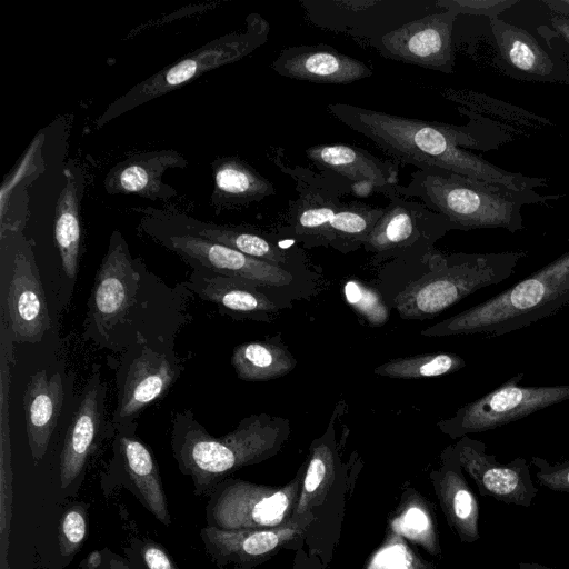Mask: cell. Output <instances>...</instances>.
<instances>
[{
    "label": "cell",
    "mask_w": 569,
    "mask_h": 569,
    "mask_svg": "<svg viewBox=\"0 0 569 569\" xmlns=\"http://www.w3.org/2000/svg\"><path fill=\"white\" fill-rule=\"evenodd\" d=\"M140 229L153 241L179 256L191 269L212 271L254 281L266 288L288 308L295 300L307 299L316 292L315 271L287 269L171 228L147 208Z\"/></svg>",
    "instance_id": "obj_7"
},
{
    "label": "cell",
    "mask_w": 569,
    "mask_h": 569,
    "mask_svg": "<svg viewBox=\"0 0 569 569\" xmlns=\"http://www.w3.org/2000/svg\"><path fill=\"white\" fill-rule=\"evenodd\" d=\"M342 293L350 308L371 327L389 321L390 306L377 287L351 277L343 282Z\"/></svg>",
    "instance_id": "obj_36"
},
{
    "label": "cell",
    "mask_w": 569,
    "mask_h": 569,
    "mask_svg": "<svg viewBox=\"0 0 569 569\" xmlns=\"http://www.w3.org/2000/svg\"><path fill=\"white\" fill-rule=\"evenodd\" d=\"M345 409V402H338L325 432L310 443L303 481L292 516L295 518L316 517L315 510L325 502L333 487L346 478L347 467L341 459V448L348 428H345L339 440L337 437V426Z\"/></svg>",
    "instance_id": "obj_25"
},
{
    "label": "cell",
    "mask_w": 569,
    "mask_h": 569,
    "mask_svg": "<svg viewBox=\"0 0 569 569\" xmlns=\"http://www.w3.org/2000/svg\"><path fill=\"white\" fill-rule=\"evenodd\" d=\"M182 283L190 292L234 320L270 323L282 309L288 308L261 284L239 277L192 269Z\"/></svg>",
    "instance_id": "obj_20"
},
{
    "label": "cell",
    "mask_w": 569,
    "mask_h": 569,
    "mask_svg": "<svg viewBox=\"0 0 569 569\" xmlns=\"http://www.w3.org/2000/svg\"><path fill=\"white\" fill-rule=\"evenodd\" d=\"M184 361L174 341H138L121 352L116 363L117 406L109 425L136 422L176 383Z\"/></svg>",
    "instance_id": "obj_10"
},
{
    "label": "cell",
    "mask_w": 569,
    "mask_h": 569,
    "mask_svg": "<svg viewBox=\"0 0 569 569\" xmlns=\"http://www.w3.org/2000/svg\"><path fill=\"white\" fill-rule=\"evenodd\" d=\"M307 20L363 43L440 9L431 0H300Z\"/></svg>",
    "instance_id": "obj_14"
},
{
    "label": "cell",
    "mask_w": 569,
    "mask_h": 569,
    "mask_svg": "<svg viewBox=\"0 0 569 569\" xmlns=\"http://www.w3.org/2000/svg\"><path fill=\"white\" fill-rule=\"evenodd\" d=\"M518 0H437L440 8L459 14L485 16L491 19L499 18L506 9L516 4Z\"/></svg>",
    "instance_id": "obj_40"
},
{
    "label": "cell",
    "mask_w": 569,
    "mask_h": 569,
    "mask_svg": "<svg viewBox=\"0 0 569 569\" xmlns=\"http://www.w3.org/2000/svg\"><path fill=\"white\" fill-rule=\"evenodd\" d=\"M66 183L54 210V239L64 274L74 280L81 248L80 203L84 187L82 170L73 163L64 170Z\"/></svg>",
    "instance_id": "obj_31"
},
{
    "label": "cell",
    "mask_w": 569,
    "mask_h": 569,
    "mask_svg": "<svg viewBox=\"0 0 569 569\" xmlns=\"http://www.w3.org/2000/svg\"><path fill=\"white\" fill-rule=\"evenodd\" d=\"M189 293L183 283L166 284L113 230L88 301L84 339L120 353L138 341H174L188 322Z\"/></svg>",
    "instance_id": "obj_1"
},
{
    "label": "cell",
    "mask_w": 569,
    "mask_h": 569,
    "mask_svg": "<svg viewBox=\"0 0 569 569\" xmlns=\"http://www.w3.org/2000/svg\"><path fill=\"white\" fill-rule=\"evenodd\" d=\"M298 361L283 342L280 332L263 340H253L234 347L231 365L243 381H268L291 372Z\"/></svg>",
    "instance_id": "obj_32"
},
{
    "label": "cell",
    "mask_w": 569,
    "mask_h": 569,
    "mask_svg": "<svg viewBox=\"0 0 569 569\" xmlns=\"http://www.w3.org/2000/svg\"><path fill=\"white\" fill-rule=\"evenodd\" d=\"M107 429L113 439L110 471H122L143 506L164 526L171 525L158 463L150 448L137 436V423L108 425Z\"/></svg>",
    "instance_id": "obj_22"
},
{
    "label": "cell",
    "mask_w": 569,
    "mask_h": 569,
    "mask_svg": "<svg viewBox=\"0 0 569 569\" xmlns=\"http://www.w3.org/2000/svg\"><path fill=\"white\" fill-rule=\"evenodd\" d=\"M13 342H40L50 328L47 298L31 248H19L12 260L7 296Z\"/></svg>",
    "instance_id": "obj_21"
},
{
    "label": "cell",
    "mask_w": 569,
    "mask_h": 569,
    "mask_svg": "<svg viewBox=\"0 0 569 569\" xmlns=\"http://www.w3.org/2000/svg\"><path fill=\"white\" fill-rule=\"evenodd\" d=\"M273 163L296 184L297 199L289 201L287 224L281 229L305 248L329 247L330 222L341 204V197L351 192V184L326 171L316 172L287 160L283 150H273Z\"/></svg>",
    "instance_id": "obj_11"
},
{
    "label": "cell",
    "mask_w": 569,
    "mask_h": 569,
    "mask_svg": "<svg viewBox=\"0 0 569 569\" xmlns=\"http://www.w3.org/2000/svg\"><path fill=\"white\" fill-rule=\"evenodd\" d=\"M519 569H556V568L536 563V562H520Z\"/></svg>",
    "instance_id": "obj_46"
},
{
    "label": "cell",
    "mask_w": 569,
    "mask_h": 569,
    "mask_svg": "<svg viewBox=\"0 0 569 569\" xmlns=\"http://www.w3.org/2000/svg\"><path fill=\"white\" fill-rule=\"evenodd\" d=\"M103 562L99 569H131L129 563L119 555L110 549H103Z\"/></svg>",
    "instance_id": "obj_43"
},
{
    "label": "cell",
    "mask_w": 569,
    "mask_h": 569,
    "mask_svg": "<svg viewBox=\"0 0 569 569\" xmlns=\"http://www.w3.org/2000/svg\"><path fill=\"white\" fill-rule=\"evenodd\" d=\"M569 306V250L486 301L421 330L425 337L502 336Z\"/></svg>",
    "instance_id": "obj_5"
},
{
    "label": "cell",
    "mask_w": 569,
    "mask_h": 569,
    "mask_svg": "<svg viewBox=\"0 0 569 569\" xmlns=\"http://www.w3.org/2000/svg\"><path fill=\"white\" fill-rule=\"evenodd\" d=\"M542 3L553 14L569 18V0H543Z\"/></svg>",
    "instance_id": "obj_44"
},
{
    "label": "cell",
    "mask_w": 569,
    "mask_h": 569,
    "mask_svg": "<svg viewBox=\"0 0 569 569\" xmlns=\"http://www.w3.org/2000/svg\"><path fill=\"white\" fill-rule=\"evenodd\" d=\"M393 190L402 198L420 199L427 208L445 216L456 230L502 228L511 233L525 229L523 206L561 197L512 189L445 169H417L407 186L395 184Z\"/></svg>",
    "instance_id": "obj_4"
},
{
    "label": "cell",
    "mask_w": 569,
    "mask_h": 569,
    "mask_svg": "<svg viewBox=\"0 0 569 569\" xmlns=\"http://www.w3.org/2000/svg\"><path fill=\"white\" fill-rule=\"evenodd\" d=\"M307 467L283 486L258 485L227 478L209 496L206 522L222 530L268 529L292 519Z\"/></svg>",
    "instance_id": "obj_9"
},
{
    "label": "cell",
    "mask_w": 569,
    "mask_h": 569,
    "mask_svg": "<svg viewBox=\"0 0 569 569\" xmlns=\"http://www.w3.org/2000/svg\"><path fill=\"white\" fill-rule=\"evenodd\" d=\"M188 160L172 149L146 151L116 163L107 173V193L134 194L151 200H169L177 190L162 181L166 171L183 169Z\"/></svg>",
    "instance_id": "obj_27"
},
{
    "label": "cell",
    "mask_w": 569,
    "mask_h": 569,
    "mask_svg": "<svg viewBox=\"0 0 569 569\" xmlns=\"http://www.w3.org/2000/svg\"><path fill=\"white\" fill-rule=\"evenodd\" d=\"M305 154L319 171L348 181L357 197L382 193L386 187L398 184L399 163L378 158L360 147L321 143L309 147Z\"/></svg>",
    "instance_id": "obj_23"
},
{
    "label": "cell",
    "mask_w": 569,
    "mask_h": 569,
    "mask_svg": "<svg viewBox=\"0 0 569 569\" xmlns=\"http://www.w3.org/2000/svg\"><path fill=\"white\" fill-rule=\"evenodd\" d=\"M87 535V507L82 503L69 507L59 525V547L63 557L74 555Z\"/></svg>",
    "instance_id": "obj_38"
},
{
    "label": "cell",
    "mask_w": 569,
    "mask_h": 569,
    "mask_svg": "<svg viewBox=\"0 0 569 569\" xmlns=\"http://www.w3.org/2000/svg\"><path fill=\"white\" fill-rule=\"evenodd\" d=\"M390 529L430 555L441 556L433 509L415 489L403 492L396 515L390 520Z\"/></svg>",
    "instance_id": "obj_33"
},
{
    "label": "cell",
    "mask_w": 569,
    "mask_h": 569,
    "mask_svg": "<svg viewBox=\"0 0 569 569\" xmlns=\"http://www.w3.org/2000/svg\"><path fill=\"white\" fill-rule=\"evenodd\" d=\"M315 520L313 516L292 517L286 525L268 529L222 530L206 525L200 537L206 552L219 568L252 569L298 543Z\"/></svg>",
    "instance_id": "obj_16"
},
{
    "label": "cell",
    "mask_w": 569,
    "mask_h": 569,
    "mask_svg": "<svg viewBox=\"0 0 569 569\" xmlns=\"http://www.w3.org/2000/svg\"><path fill=\"white\" fill-rule=\"evenodd\" d=\"M367 569H435L405 543L402 537L390 532L385 543L370 559Z\"/></svg>",
    "instance_id": "obj_37"
},
{
    "label": "cell",
    "mask_w": 569,
    "mask_h": 569,
    "mask_svg": "<svg viewBox=\"0 0 569 569\" xmlns=\"http://www.w3.org/2000/svg\"><path fill=\"white\" fill-rule=\"evenodd\" d=\"M462 469L473 479L481 496L508 505L530 507L538 489L523 457L501 463L486 452V445L468 436L453 445Z\"/></svg>",
    "instance_id": "obj_19"
},
{
    "label": "cell",
    "mask_w": 569,
    "mask_h": 569,
    "mask_svg": "<svg viewBox=\"0 0 569 569\" xmlns=\"http://www.w3.org/2000/svg\"><path fill=\"white\" fill-rule=\"evenodd\" d=\"M290 433L287 418L260 412L214 437L187 409L173 415L170 442L178 468L191 478L194 493L210 496L234 471L280 452Z\"/></svg>",
    "instance_id": "obj_3"
},
{
    "label": "cell",
    "mask_w": 569,
    "mask_h": 569,
    "mask_svg": "<svg viewBox=\"0 0 569 569\" xmlns=\"http://www.w3.org/2000/svg\"><path fill=\"white\" fill-rule=\"evenodd\" d=\"M107 387L100 366H92L79 406L68 426L60 453V487L67 489L82 473L97 446L103 422Z\"/></svg>",
    "instance_id": "obj_24"
},
{
    "label": "cell",
    "mask_w": 569,
    "mask_h": 569,
    "mask_svg": "<svg viewBox=\"0 0 569 569\" xmlns=\"http://www.w3.org/2000/svg\"><path fill=\"white\" fill-rule=\"evenodd\" d=\"M550 32L553 39L560 41L562 44L560 50L562 52H569V18L553 14L550 18ZM569 56V54H568Z\"/></svg>",
    "instance_id": "obj_42"
},
{
    "label": "cell",
    "mask_w": 569,
    "mask_h": 569,
    "mask_svg": "<svg viewBox=\"0 0 569 569\" xmlns=\"http://www.w3.org/2000/svg\"><path fill=\"white\" fill-rule=\"evenodd\" d=\"M381 194L389 203L362 247L371 253L373 263L431 252L439 239L456 230L445 216L422 202L398 196L393 186L386 187Z\"/></svg>",
    "instance_id": "obj_12"
},
{
    "label": "cell",
    "mask_w": 569,
    "mask_h": 569,
    "mask_svg": "<svg viewBox=\"0 0 569 569\" xmlns=\"http://www.w3.org/2000/svg\"><path fill=\"white\" fill-rule=\"evenodd\" d=\"M523 376V372L515 375L495 390L459 408L450 418L439 420L437 427L451 439H460L569 400V385L520 386Z\"/></svg>",
    "instance_id": "obj_13"
},
{
    "label": "cell",
    "mask_w": 569,
    "mask_h": 569,
    "mask_svg": "<svg viewBox=\"0 0 569 569\" xmlns=\"http://www.w3.org/2000/svg\"><path fill=\"white\" fill-rule=\"evenodd\" d=\"M269 32L270 24L261 14H248L243 29L204 43L116 98L96 120V129H101L120 116L184 86L208 71L243 59L264 44Z\"/></svg>",
    "instance_id": "obj_8"
},
{
    "label": "cell",
    "mask_w": 569,
    "mask_h": 569,
    "mask_svg": "<svg viewBox=\"0 0 569 569\" xmlns=\"http://www.w3.org/2000/svg\"><path fill=\"white\" fill-rule=\"evenodd\" d=\"M430 479L442 512L461 542H475L480 539L478 500L466 481L455 447H446Z\"/></svg>",
    "instance_id": "obj_28"
},
{
    "label": "cell",
    "mask_w": 569,
    "mask_h": 569,
    "mask_svg": "<svg viewBox=\"0 0 569 569\" xmlns=\"http://www.w3.org/2000/svg\"><path fill=\"white\" fill-rule=\"evenodd\" d=\"M126 553L134 569H178L166 549L153 540H136Z\"/></svg>",
    "instance_id": "obj_39"
},
{
    "label": "cell",
    "mask_w": 569,
    "mask_h": 569,
    "mask_svg": "<svg viewBox=\"0 0 569 569\" xmlns=\"http://www.w3.org/2000/svg\"><path fill=\"white\" fill-rule=\"evenodd\" d=\"M531 463L538 469L536 477L541 486L569 493V460L550 463L541 457L533 456Z\"/></svg>",
    "instance_id": "obj_41"
},
{
    "label": "cell",
    "mask_w": 569,
    "mask_h": 569,
    "mask_svg": "<svg viewBox=\"0 0 569 569\" xmlns=\"http://www.w3.org/2000/svg\"><path fill=\"white\" fill-rule=\"evenodd\" d=\"M466 366L453 352H429L389 359L373 369L375 375L393 379H421L456 372Z\"/></svg>",
    "instance_id": "obj_35"
},
{
    "label": "cell",
    "mask_w": 569,
    "mask_h": 569,
    "mask_svg": "<svg viewBox=\"0 0 569 569\" xmlns=\"http://www.w3.org/2000/svg\"><path fill=\"white\" fill-rule=\"evenodd\" d=\"M64 386L60 372L48 376L41 369L30 377L23 395L28 442L34 462L44 456L63 406Z\"/></svg>",
    "instance_id": "obj_29"
},
{
    "label": "cell",
    "mask_w": 569,
    "mask_h": 569,
    "mask_svg": "<svg viewBox=\"0 0 569 569\" xmlns=\"http://www.w3.org/2000/svg\"><path fill=\"white\" fill-rule=\"evenodd\" d=\"M496 62L521 81L569 82V67L560 53L527 29L500 18L489 20Z\"/></svg>",
    "instance_id": "obj_17"
},
{
    "label": "cell",
    "mask_w": 569,
    "mask_h": 569,
    "mask_svg": "<svg viewBox=\"0 0 569 569\" xmlns=\"http://www.w3.org/2000/svg\"><path fill=\"white\" fill-rule=\"evenodd\" d=\"M212 174L211 206L217 212L259 202L276 193L270 180L237 157L216 158Z\"/></svg>",
    "instance_id": "obj_30"
},
{
    "label": "cell",
    "mask_w": 569,
    "mask_h": 569,
    "mask_svg": "<svg viewBox=\"0 0 569 569\" xmlns=\"http://www.w3.org/2000/svg\"><path fill=\"white\" fill-rule=\"evenodd\" d=\"M328 112L342 124L372 141L397 163L417 169H445L512 189L536 190L548 180L499 168L468 149L499 144V129L470 113L466 126L425 121L348 103H329Z\"/></svg>",
    "instance_id": "obj_2"
},
{
    "label": "cell",
    "mask_w": 569,
    "mask_h": 569,
    "mask_svg": "<svg viewBox=\"0 0 569 569\" xmlns=\"http://www.w3.org/2000/svg\"><path fill=\"white\" fill-rule=\"evenodd\" d=\"M103 562L102 551L94 550L90 552L84 561V569H99Z\"/></svg>",
    "instance_id": "obj_45"
},
{
    "label": "cell",
    "mask_w": 569,
    "mask_h": 569,
    "mask_svg": "<svg viewBox=\"0 0 569 569\" xmlns=\"http://www.w3.org/2000/svg\"><path fill=\"white\" fill-rule=\"evenodd\" d=\"M385 209L359 201L341 202L330 222L329 247L341 253H349L363 247Z\"/></svg>",
    "instance_id": "obj_34"
},
{
    "label": "cell",
    "mask_w": 569,
    "mask_h": 569,
    "mask_svg": "<svg viewBox=\"0 0 569 569\" xmlns=\"http://www.w3.org/2000/svg\"><path fill=\"white\" fill-rule=\"evenodd\" d=\"M457 18L453 11L440 8L367 44L385 58L451 73L455 66L452 31Z\"/></svg>",
    "instance_id": "obj_15"
},
{
    "label": "cell",
    "mask_w": 569,
    "mask_h": 569,
    "mask_svg": "<svg viewBox=\"0 0 569 569\" xmlns=\"http://www.w3.org/2000/svg\"><path fill=\"white\" fill-rule=\"evenodd\" d=\"M271 67L286 78L330 84L351 83L373 73L362 61L326 43L288 47Z\"/></svg>",
    "instance_id": "obj_26"
},
{
    "label": "cell",
    "mask_w": 569,
    "mask_h": 569,
    "mask_svg": "<svg viewBox=\"0 0 569 569\" xmlns=\"http://www.w3.org/2000/svg\"><path fill=\"white\" fill-rule=\"evenodd\" d=\"M526 253H430L425 272L392 296L387 303L406 320H427L472 292L509 278Z\"/></svg>",
    "instance_id": "obj_6"
},
{
    "label": "cell",
    "mask_w": 569,
    "mask_h": 569,
    "mask_svg": "<svg viewBox=\"0 0 569 569\" xmlns=\"http://www.w3.org/2000/svg\"><path fill=\"white\" fill-rule=\"evenodd\" d=\"M159 220L179 231L223 244L247 256L297 271L310 270L298 247H282L274 236L248 226L202 221L178 211L148 208Z\"/></svg>",
    "instance_id": "obj_18"
}]
</instances>
